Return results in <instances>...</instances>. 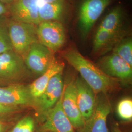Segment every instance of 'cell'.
<instances>
[{
  "label": "cell",
  "mask_w": 132,
  "mask_h": 132,
  "mask_svg": "<svg viewBox=\"0 0 132 132\" xmlns=\"http://www.w3.org/2000/svg\"><path fill=\"white\" fill-rule=\"evenodd\" d=\"M61 56L79 72L82 78L96 95L106 94L116 87L119 81L105 74L98 66L83 56L75 47L67 48L62 52Z\"/></svg>",
  "instance_id": "obj_1"
},
{
  "label": "cell",
  "mask_w": 132,
  "mask_h": 132,
  "mask_svg": "<svg viewBox=\"0 0 132 132\" xmlns=\"http://www.w3.org/2000/svg\"><path fill=\"white\" fill-rule=\"evenodd\" d=\"M38 8L41 22L45 21L60 22L66 13L67 3L66 0H57L42 5Z\"/></svg>",
  "instance_id": "obj_17"
},
{
  "label": "cell",
  "mask_w": 132,
  "mask_h": 132,
  "mask_svg": "<svg viewBox=\"0 0 132 132\" xmlns=\"http://www.w3.org/2000/svg\"><path fill=\"white\" fill-rule=\"evenodd\" d=\"M9 30L13 50L24 58L31 45L38 41L37 25L19 22L9 16Z\"/></svg>",
  "instance_id": "obj_2"
},
{
  "label": "cell",
  "mask_w": 132,
  "mask_h": 132,
  "mask_svg": "<svg viewBox=\"0 0 132 132\" xmlns=\"http://www.w3.org/2000/svg\"><path fill=\"white\" fill-rule=\"evenodd\" d=\"M111 132H123L118 124H113L112 126Z\"/></svg>",
  "instance_id": "obj_26"
},
{
  "label": "cell",
  "mask_w": 132,
  "mask_h": 132,
  "mask_svg": "<svg viewBox=\"0 0 132 132\" xmlns=\"http://www.w3.org/2000/svg\"><path fill=\"white\" fill-rule=\"evenodd\" d=\"M7 10L8 16L16 21L37 26L41 23L35 0H15Z\"/></svg>",
  "instance_id": "obj_13"
},
{
  "label": "cell",
  "mask_w": 132,
  "mask_h": 132,
  "mask_svg": "<svg viewBox=\"0 0 132 132\" xmlns=\"http://www.w3.org/2000/svg\"><path fill=\"white\" fill-rule=\"evenodd\" d=\"M62 95L56 105L44 115L43 132H76L62 108Z\"/></svg>",
  "instance_id": "obj_12"
},
{
  "label": "cell",
  "mask_w": 132,
  "mask_h": 132,
  "mask_svg": "<svg viewBox=\"0 0 132 132\" xmlns=\"http://www.w3.org/2000/svg\"><path fill=\"white\" fill-rule=\"evenodd\" d=\"M27 69L41 75L51 66L56 58L52 52L39 41L33 43L23 58Z\"/></svg>",
  "instance_id": "obj_5"
},
{
  "label": "cell",
  "mask_w": 132,
  "mask_h": 132,
  "mask_svg": "<svg viewBox=\"0 0 132 132\" xmlns=\"http://www.w3.org/2000/svg\"><path fill=\"white\" fill-rule=\"evenodd\" d=\"M12 50L9 30V16H0V53Z\"/></svg>",
  "instance_id": "obj_20"
},
{
  "label": "cell",
  "mask_w": 132,
  "mask_h": 132,
  "mask_svg": "<svg viewBox=\"0 0 132 132\" xmlns=\"http://www.w3.org/2000/svg\"><path fill=\"white\" fill-rule=\"evenodd\" d=\"M123 12L121 7L118 6L111 10L104 18L98 28L110 32H118L123 30Z\"/></svg>",
  "instance_id": "obj_18"
},
{
  "label": "cell",
  "mask_w": 132,
  "mask_h": 132,
  "mask_svg": "<svg viewBox=\"0 0 132 132\" xmlns=\"http://www.w3.org/2000/svg\"><path fill=\"white\" fill-rule=\"evenodd\" d=\"M0 104L18 108V106H34L35 100L28 86L19 84L0 87Z\"/></svg>",
  "instance_id": "obj_8"
},
{
  "label": "cell",
  "mask_w": 132,
  "mask_h": 132,
  "mask_svg": "<svg viewBox=\"0 0 132 132\" xmlns=\"http://www.w3.org/2000/svg\"><path fill=\"white\" fill-rule=\"evenodd\" d=\"M64 88L62 72H60L52 77L42 95L35 100L34 106L43 116L59 101Z\"/></svg>",
  "instance_id": "obj_10"
},
{
  "label": "cell",
  "mask_w": 132,
  "mask_h": 132,
  "mask_svg": "<svg viewBox=\"0 0 132 132\" xmlns=\"http://www.w3.org/2000/svg\"><path fill=\"white\" fill-rule=\"evenodd\" d=\"M125 34L123 29L113 32L98 28L94 39L93 52L95 55H104L113 50L124 38Z\"/></svg>",
  "instance_id": "obj_15"
},
{
  "label": "cell",
  "mask_w": 132,
  "mask_h": 132,
  "mask_svg": "<svg viewBox=\"0 0 132 132\" xmlns=\"http://www.w3.org/2000/svg\"><path fill=\"white\" fill-rule=\"evenodd\" d=\"M97 66L109 77L125 84L131 83L132 67L113 53L101 57Z\"/></svg>",
  "instance_id": "obj_7"
},
{
  "label": "cell",
  "mask_w": 132,
  "mask_h": 132,
  "mask_svg": "<svg viewBox=\"0 0 132 132\" xmlns=\"http://www.w3.org/2000/svg\"></svg>",
  "instance_id": "obj_29"
},
{
  "label": "cell",
  "mask_w": 132,
  "mask_h": 132,
  "mask_svg": "<svg viewBox=\"0 0 132 132\" xmlns=\"http://www.w3.org/2000/svg\"><path fill=\"white\" fill-rule=\"evenodd\" d=\"M18 110V108L6 106L0 104V117L14 113Z\"/></svg>",
  "instance_id": "obj_23"
},
{
  "label": "cell",
  "mask_w": 132,
  "mask_h": 132,
  "mask_svg": "<svg viewBox=\"0 0 132 132\" xmlns=\"http://www.w3.org/2000/svg\"><path fill=\"white\" fill-rule=\"evenodd\" d=\"M8 15L7 7L0 3V16Z\"/></svg>",
  "instance_id": "obj_24"
},
{
  "label": "cell",
  "mask_w": 132,
  "mask_h": 132,
  "mask_svg": "<svg viewBox=\"0 0 132 132\" xmlns=\"http://www.w3.org/2000/svg\"><path fill=\"white\" fill-rule=\"evenodd\" d=\"M62 106L66 116L76 131L83 127L85 120L78 106L76 99L75 81H72L64 88Z\"/></svg>",
  "instance_id": "obj_11"
},
{
  "label": "cell",
  "mask_w": 132,
  "mask_h": 132,
  "mask_svg": "<svg viewBox=\"0 0 132 132\" xmlns=\"http://www.w3.org/2000/svg\"><path fill=\"white\" fill-rule=\"evenodd\" d=\"M64 68L63 63L56 59L47 71L29 85L30 93L34 100L42 95L52 77L57 74L62 72Z\"/></svg>",
  "instance_id": "obj_16"
},
{
  "label": "cell",
  "mask_w": 132,
  "mask_h": 132,
  "mask_svg": "<svg viewBox=\"0 0 132 132\" xmlns=\"http://www.w3.org/2000/svg\"><path fill=\"white\" fill-rule=\"evenodd\" d=\"M27 69L23 58L13 50L0 53L1 79H19L24 76Z\"/></svg>",
  "instance_id": "obj_9"
},
{
  "label": "cell",
  "mask_w": 132,
  "mask_h": 132,
  "mask_svg": "<svg viewBox=\"0 0 132 132\" xmlns=\"http://www.w3.org/2000/svg\"><path fill=\"white\" fill-rule=\"evenodd\" d=\"M56 1L57 0H35L38 5V7L43 5L52 3Z\"/></svg>",
  "instance_id": "obj_25"
},
{
  "label": "cell",
  "mask_w": 132,
  "mask_h": 132,
  "mask_svg": "<svg viewBox=\"0 0 132 132\" xmlns=\"http://www.w3.org/2000/svg\"><path fill=\"white\" fill-rule=\"evenodd\" d=\"M110 2L111 0H84L82 3L79 10L78 23L83 38H87Z\"/></svg>",
  "instance_id": "obj_4"
},
{
  "label": "cell",
  "mask_w": 132,
  "mask_h": 132,
  "mask_svg": "<svg viewBox=\"0 0 132 132\" xmlns=\"http://www.w3.org/2000/svg\"><path fill=\"white\" fill-rule=\"evenodd\" d=\"M75 85L78 106L85 122L94 112L97 95L81 76L76 79Z\"/></svg>",
  "instance_id": "obj_14"
},
{
  "label": "cell",
  "mask_w": 132,
  "mask_h": 132,
  "mask_svg": "<svg viewBox=\"0 0 132 132\" xmlns=\"http://www.w3.org/2000/svg\"><path fill=\"white\" fill-rule=\"evenodd\" d=\"M38 41L52 52H56L66 41L65 28L58 21L42 22L37 26Z\"/></svg>",
  "instance_id": "obj_3"
},
{
  "label": "cell",
  "mask_w": 132,
  "mask_h": 132,
  "mask_svg": "<svg viewBox=\"0 0 132 132\" xmlns=\"http://www.w3.org/2000/svg\"><path fill=\"white\" fill-rule=\"evenodd\" d=\"M15 0H0V3L7 7L13 3Z\"/></svg>",
  "instance_id": "obj_27"
},
{
  "label": "cell",
  "mask_w": 132,
  "mask_h": 132,
  "mask_svg": "<svg viewBox=\"0 0 132 132\" xmlns=\"http://www.w3.org/2000/svg\"><path fill=\"white\" fill-rule=\"evenodd\" d=\"M35 127L34 118L30 116H27L15 124L10 132H34Z\"/></svg>",
  "instance_id": "obj_22"
},
{
  "label": "cell",
  "mask_w": 132,
  "mask_h": 132,
  "mask_svg": "<svg viewBox=\"0 0 132 132\" xmlns=\"http://www.w3.org/2000/svg\"><path fill=\"white\" fill-rule=\"evenodd\" d=\"M118 117L123 120L130 121L132 119V100L131 98H124L118 102L117 106Z\"/></svg>",
  "instance_id": "obj_21"
},
{
  "label": "cell",
  "mask_w": 132,
  "mask_h": 132,
  "mask_svg": "<svg viewBox=\"0 0 132 132\" xmlns=\"http://www.w3.org/2000/svg\"><path fill=\"white\" fill-rule=\"evenodd\" d=\"M6 127V126L5 123L0 121V132H5Z\"/></svg>",
  "instance_id": "obj_28"
},
{
  "label": "cell",
  "mask_w": 132,
  "mask_h": 132,
  "mask_svg": "<svg viewBox=\"0 0 132 132\" xmlns=\"http://www.w3.org/2000/svg\"><path fill=\"white\" fill-rule=\"evenodd\" d=\"M113 53L120 57L132 67V40L131 38H123L114 47Z\"/></svg>",
  "instance_id": "obj_19"
},
{
  "label": "cell",
  "mask_w": 132,
  "mask_h": 132,
  "mask_svg": "<svg viewBox=\"0 0 132 132\" xmlns=\"http://www.w3.org/2000/svg\"><path fill=\"white\" fill-rule=\"evenodd\" d=\"M112 110L106 94H97L94 112L85 122L84 126L77 132H109L107 118Z\"/></svg>",
  "instance_id": "obj_6"
}]
</instances>
